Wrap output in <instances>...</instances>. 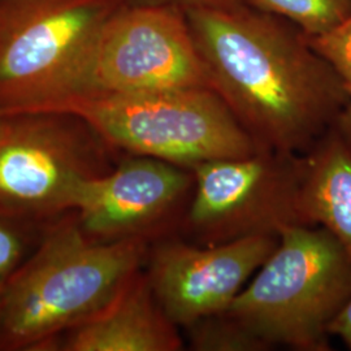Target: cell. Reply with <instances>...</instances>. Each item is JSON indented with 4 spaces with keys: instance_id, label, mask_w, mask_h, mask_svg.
<instances>
[{
    "instance_id": "1",
    "label": "cell",
    "mask_w": 351,
    "mask_h": 351,
    "mask_svg": "<svg viewBox=\"0 0 351 351\" xmlns=\"http://www.w3.org/2000/svg\"><path fill=\"white\" fill-rule=\"evenodd\" d=\"M185 14L210 88L261 149L295 155L333 128L346 90L307 39L245 4Z\"/></svg>"
},
{
    "instance_id": "9",
    "label": "cell",
    "mask_w": 351,
    "mask_h": 351,
    "mask_svg": "<svg viewBox=\"0 0 351 351\" xmlns=\"http://www.w3.org/2000/svg\"><path fill=\"white\" fill-rule=\"evenodd\" d=\"M277 243L274 234L245 236L207 247L163 242L149 251L147 278L171 322L188 328L226 313Z\"/></svg>"
},
{
    "instance_id": "2",
    "label": "cell",
    "mask_w": 351,
    "mask_h": 351,
    "mask_svg": "<svg viewBox=\"0 0 351 351\" xmlns=\"http://www.w3.org/2000/svg\"><path fill=\"white\" fill-rule=\"evenodd\" d=\"M149 251L145 239H91L75 211L46 224L0 297V350H51L112 301Z\"/></svg>"
},
{
    "instance_id": "16",
    "label": "cell",
    "mask_w": 351,
    "mask_h": 351,
    "mask_svg": "<svg viewBox=\"0 0 351 351\" xmlns=\"http://www.w3.org/2000/svg\"><path fill=\"white\" fill-rule=\"evenodd\" d=\"M43 226L0 217V297L16 269L36 247V232Z\"/></svg>"
},
{
    "instance_id": "11",
    "label": "cell",
    "mask_w": 351,
    "mask_h": 351,
    "mask_svg": "<svg viewBox=\"0 0 351 351\" xmlns=\"http://www.w3.org/2000/svg\"><path fill=\"white\" fill-rule=\"evenodd\" d=\"M184 342L141 271L101 311L55 339L51 350L177 351Z\"/></svg>"
},
{
    "instance_id": "12",
    "label": "cell",
    "mask_w": 351,
    "mask_h": 351,
    "mask_svg": "<svg viewBox=\"0 0 351 351\" xmlns=\"http://www.w3.org/2000/svg\"><path fill=\"white\" fill-rule=\"evenodd\" d=\"M298 206L306 226L326 229L351 258V146L335 128L302 158Z\"/></svg>"
},
{
    "instance_id": "13",
    "label": "cell",
    "mask_w": 351,
    "mask_h": 351,
    "mask_svg": "<svg viewBox=\"0 0 351 351\" xmlns=\"http://www.w3.org/2000/svg\"><path fill=\"white\" fill-rule=\"evenodd\" d=\"M243 4L284 16L307 34L322 36L342 24L351 13V0H242Z\"/></svg>"
},
{
    "instance_id": "15",
    "label": "cell",
    "mask_w": 351,
    "mask_h": 351,
    "mask_svg": "<svg viewBox=\"0 0 351 351\" xmlns=\"http://www.w3.org/2000/svg\"><path fill=\"white\" fill-rule=\"evenodd\" d=\"M308 43L339 75L348 99L333 128L351 146V13L337 27L322 36L307 38Z\"/></svg>"
},
{
    "instance_id": "14",
    "label": "cell",
    "mask_w": 351,
    "mask_h": 351,
    "mask_svg": "<svg viewBox=\"0 0 351 351\" xmlns=\"http://www.w3.org/2000/svg\"><path fill=\"white\" fill-rule=\"evenodd\" d=\"M190 345L199 351H261L272 346L232 315H213L188 326Z\"/></svg>"
},
{
    "instance_id": "8",
    "label": "cell",
    "mask_w": 351,
    "mask_h": 351,
    "mask_svg": "<svg viewBox=\"0 0 351 351\" xmlns=\"http://www.w3.org/2000/svg\"><path fill=\"white\" fill-rule=\"evenodd\" d=\"M190 169L195 191L186 221L211 245L252 234L277 236L282 226L304 224L298 206L302 158L261 149Z\"/></svg>"
},
{
    "instance_id": "4",
    "label": "cell",
    "mask_w": 351,
    "mask_h": 351,
    "mask_svg": "<svg viewBox=\"0 0 351 351\" xmlns=\"http://www.w3.org/2000/svg\"><path fill=\"white\" fill-rule=\"evenodd\" d=\"M50 111L75 113L112 149L182 168L261 150L210 88L75 97Z\"/></svg>"
},
{
    "instance_id": "6",
    "label": "cell",
    "mask_w": 351,
    "mask_h": 351,
    "mask_svg": "<svg viewBox=\"0 0 351 351\" xmlns=\"http://www.w3.org/2000/svg\"><path fill=\"white\" fill-rule=\"evenodd\" d=\"M107 142L75 113L0 119V217L46 226L73 210L80 186L107 173Z\"/></svg>"
},
{
    "instance_id": "19",
    "label": "cell",
    "mask_w": 351,
    "mask_h": 351,
    "mask_svg": "<svg viewBox=\"0 0 351 351\" xmlns=\"http://www.w3.org/2000/svg\"><path fill=\"white\" fill-rule=\"evenodd\" d=\"M0 119H1V114H0Z\"/></svg>"
},
{
    "instance_id": "3",
    "label": "cell",
    "mask_w": 351,
    "mask_h": 351,
    "mask_svg": "<svg viewBox=\"0 0 351 351\" xmlns=\"http://www.w3.org/2000/svg\"><path fill=\"white\" fill-rule=\"evenodd\" d=\"M276 249L226 314L269 343L329 348V328L351 295V258L324 228L282 226Z\"/></svg>"
},
{
    "instance_id": "17",
    "label": "cell",
    "mask_w": 351,
    "mask_h": 351,
    "mask_svg": "<svg viewBox=\"0 0 351 351\" xmlns=\"http://www.w3.org/2000/svg\"><path fill=\"white\" fill-rule=\"evenodd\" d=\"M128 4H150V5H167L173 7L182 12L194 8L207 7H232L243 4L242 0H125Z\"/></svg>"
},
{
    "instance_id": "7",
    "label": "cell",
    "mask_w": 351,
    "mask_h": 351,
    "mask_svg": "<svg viewBox=\"0 0 351 351\" xmlns=\"http://www.w3.org/2000/svg\"><path fill=\"white\" fill-rule=\"evenodd\" d=\"M189 88L210 85L185 12L124 3L101 26L75 97Z\"/></svg>"
},
{
    "instance_id": "5",
    "label": "cell",
    "mask_w": 351,
    "mask_h": 351,
    "mask_svg": "<svg viewBox=\"0 0 351 351\" xmlns=\"http://www.w3.org/2000/svg\"><path fill=\"white\" fill-rule=\"evenodd\" d=\"M125 0H0V114L78 95L101 26Z\"/></svg>"
},
{
    "instance_id": "10",
    "label": "cell",
    "mask_w": 351,
    "mask_h": 351,
    "mask_svg": "<svg viewBox=\"0 0 351 351\" xmlns=\"http://www.w3.org/2000/svg\"><path fill=\"white\" fill-rule=\"evenodd\" d=\"M191 177L182 167L132 155L114 169L85 181L73 210L91 239H149L184 201Z\"/></svg>"
},
{
    "instance_id": "18",
    "label": "cell",
    "mask_w": 351,
    "mask_h": 351,
    "mask_svg": "<svg viewBox=\"0 0 351 351\" xmlns=\"http://www.w3.org/2000/svg\"><path fill=\"white\" fill-rule=\"evenodd\" d=\"M330 336L339 337L349 349H351V295L339 316L333 320L329 328Z\"/></svg>"
}]
</instances>
